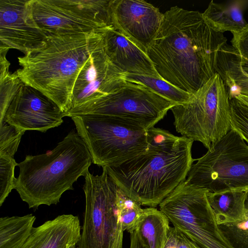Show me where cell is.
<instances>
[{"mask_svg": "<svg viewBox=\"0 0 248 248\" xmlns=\"http://www.w3.org/2000/svg\"><path fill=\"white\" fill-rule=\"evenodd\" d=\"M163 15L146 53L162 79L193 95L217 73L218 53L227 38L199 11L175 6Z\"/></svg>", "mask_w": 248, "mask_h": 248, "instance_id": "1", "label": "cell"}, {"mask_svg": "<svg viewBox=\"0 0 248 248\" xmlns=\"http://www.w3.org/2000/svg\"><path fill=\"white\" fill-rule=\"evenodd\" d=\"M148 134L144 153L118 166L102 168L127 196L141 205L155 207L186 180L195 160L194 141L155 127Z\"/></svg>", "mask_w": 248, "mask_h": 248, "instance_id": "2", "label": "cell"}, {"mask_svg": "<svg viewBox=\"0 0 248 248\" xmlns=\"http://www.w3.org/2000/svg\"><path fill=\"white\" fill-rule=\"evenodd\" d=\"M103 33L49 35L45 46L18 57L16 71L25 84L39 91L66 112L78 74L103 42Z\"/></svg>", "mask_w": 248, "mask_h": 248, "instance_id": "3", "label": "cell"}, {"mask_svg": "<svg viewBox=\"0 0 248 248\" xmlns=\"http://www.w3.org/2000/svg\"><path fill=\"white\" fill-rule=\"evenodd\" d=\"M92 162L84 141L72 130L52 151L26 155L18 163L14 189L29 208L56 204L64 192L73 189L79 177L86 175Z\"/></svg>", "mask_w": 248, "mask_h": 248, "instance_id": "4", "label": "cell"}, {"mask_svg": "<svg viewBox=\"0 0 248 248\" xmlns=\"http://www.w3.org/2000/svg\"><path fill=\"white\" fill-rule=\"evenodd\" d=\"M71 118L90 153L92 162L98 166H118L148 148V130L133 122L93 114Z\"/></svg>", "mask_w": 248, "mask_h": 248, "instance_id": "5", "label": "cell"}, {"mask_svg": "<svg viewBox=\"0 0 248 248\" xmlns=\"http://www.w3.org/2000/svg\"><path fill=\"white\" fill-rule=\"evenodd\" d=\"M176 131L209 149L231 129L230 100L220 75L216 74L185 104L170 109Z\"/></svg>", "mask_w": 248, "mask_h": 248, "instance_id": "6", "label": "cell"}, {"mask_svg": "<svg viewBox=\"0 0 248 248\" xmlns=\"http://www.w3.org/2000/svg\"><path fill=\"white\" fill-rule=\"evenodd\" d=\"M195 160L185 180L188 184L213 193L248 192V145L234 130Z\"/></svg>", "mask_w": 248, "mask_h": 248, "instance_id": "7", "label": "cell"}, {"mask_svg": "<svg viewBox=\"0 0 248 248\" xmlns=\"http://www.w3.org/2000/svg\"><path fill=\"white\" fill-rule=\"evenodd\" d=\"M175 105L146 85L125 78L111 92L69 110L64 116H109L133 122L148 130Z\"/></svg>", "mask_w": 248, "mask_h": 248, "instance_id": "8", "label": "cell"}, {"mask_svg": "<svg viewBox=\"0 0 248 248\" xmlns=\"http://www.w3.org/2000/svg\"><path fill=\"white\" fill-rule=\"evenodd\" d=\"M84 177L85 211L78 248H123L119 188L104 169L100 175L88 171Z\"/></svg>", "mask_w": 248, "mask_h": 248, "instance_id": "9", "label": "cell"}, {"mask_svg": "<svg viewBox=\"0 0 248 248\" xmlns=\"http://www.w3.org/2000/svg\"><path fill=\"white\" fill-rule=\"evenodd\" d=\"M207 193L184 181L159 204L160 210L200 248H233L218 227Z\"/></svg>", "mask_w": 248, "mask_h": 248, "instance_id": "10", "label": "cell"}, {"mask_svg": "<svg viewBox=\"0 0 248 248\" xmlns=\"http://www.w3.org/2000/svg\"><path fill=\"white\" fill-rule=\"evenodd\" d=\"M112 0H30L31 14L47 36L103 33L113 27Z\"/></svg>", "mask_w": 248, "mask_h": 248, "instance_id": "11", "label": "cell"}, {"mask_svg": "<svg viewBox=\"0 0 248 248\" xmlns=\"http://www.w3.org/2000/svg\"><path fill=\"white\" fill-rule=\"evenodd\" d=\"M64 113L42 93L24 83L8 107L3 121L24 131L46 132L63 123Z\"/></svg>", "mask_w": 248, "mask_h": 248, "instance_id": "12", "label": "cell"}, {"mask_svg": "<svg viewBox=\"0 0 248 248\" xmlns=\"http://www.w3.org/2000/svg\"><path fill=\"white\" fill-rule=\"evenodd\" d=\"M30 0H0V49L24 55L43 47L47 36L32 16Z\"/></svg>", "mask_w": 248, "mask_h": 248, "instance_id": "13", "label": "cell"}, {"mask_svg": "<svg viewBox=\"0 0 248 248\" xmlns=\"http://www.w3.org/2000/svg\"><path fill=\"white\" fill-rule=\"evenodd\" d=\"M113 27L146 51L161 25L164 15L143 0H112Z\"/></svg>", "mask_w": 248, "mask_h": 248, "instance_id": "14", "label": "cell"}, {"mask_svg": "<svg viewBox=\"0 0 248 248\" xmlns=\"http://www.w3.org/2000/svg\"><path fill=\"white\" fill-rule=\"evenodd\" d=\"M125 79V74L116 67L107 55L103 40L78 74L73 90L70 109L111 92Z\"/></svg>", "mask_w": 248, "mask_h": 248, "instance_id": "15", "label": "cell"}, {"mask_svg": "<svg viewBox=\"0 0 248 248\" xmlns=\"http://www.w3.org/2000/svg\"><path fill=\"white\" fill-rule=\"evenodd\" d=\"M103 38L107 55L123 73L160 78L146 51L120 31L113 27Z\"/></svg>", "mask_w": 248, "mask_h": 248, "instance_id": "16", "label": "cell"}, {"mask_svg": "<svg viewBox=\"0 0 248 248\" xmlns=\"http://www.w3.org/2000/svg\"><path fill=\"white\" fill-rule=\"evenodd\" d=\"M80 235L78 217L63 214L33 227L20 248H70L78 244Z\"/></svg>", "mask_w": 248, "mask_h": 248, "instance_id": "17", "label": "cell"}, {"mask_svg": "<svg viewBox=\"0 0 248 248\" xmlns=\"http://www.w3.org/2000/svg\"><path fill=\"white\" fill-rule=\"evenodd\" d=\"M248 6V0H236L225 3H217L212 0L202 13L203 16L215 31L232 33L242 30L248 23L243 15Z\"/></svg>", "mask_w": 248, "mask_h": 248, "instance_id": "18", "label": "cell"}, {"mask_svg": "<svg viewBox=\"0 0 248 248\" xmlns=\"http://www.w3.org/2000/svg\"><path fill=\"white\" fill-rule=\"evenodd\" d=\"M170 227L168 217L161 210L149 207L143 209L132 231L148 248H164Z\"/></svg>", "mask_w": 248, "mask_h": 248, "instance_id": "19", "label": "cell"}, {"mask_svg": "<svg viewBox=\"0 0 248 248\" xmlns=\"http://www.w3.org/2000/svg\"><path fill=\"white\" fill-rule=\"evenodd\" d=\"M207 195L218 225L236 222L244 219L248 192L228 191L213 193L207 191Z\"/></svg>", "mask_w": 248, "mask_h": 248, "instance_id": "20", "label": "cell"}, {"mask_svg": "<svg viewBox=\"0 0 248 248\" xmlns=\"http://www.w3.org/2000/svg\"><path fill=\"white\" fill-rule=\"evenodd\" d=\"M217 72L224 81L230 99L238 93L248 94V75L237 63L232 47L225 46L219 51Z\"/></svg>", "mask_w": 248, "mask_h": 248, "instance_id": "21", "label": "cell"}, {"mask_svg": "<svg viewBox=\"0 0 248 248\" xmlns=\"http://www.w3.org/2000/svg\"><path fill=\"white\" fill-rule=\"evenodd\" d=\"M35 219L32 214L1 217L0 248H20L30 235Z\"/></svg>", "mask_w": 248, "mask_h": 248, "instance_id": "22", "label": "cell"}, {"mask_svg": "<svg viewBox=\"0 0 248 248\" xmlns=\"http://www.w3.org/2000/svg\"><path fill=\"white\" fill-rule=\"evenodd\" d=\"M125 78L146 85L175 105L188 102L192 96L161 78L134 74H125Z\"/></svg>", "mask_w": 248, "mask_h": 248, "instance_id": "23", "label": "cell"}, {"mask_svg": "<svg viewBox=\"0 0 248 248\" xmlns=\"http://www.w3.org/2000/svg\"><path fill=\"white\" fill-rule=\"evenodd\" d=\"M117 202L122 229L130 233L141 216L143 209L140 203L127 196L120 189Z\"/></svg>", "mask_w": 248, "mask_h": 248, "instance_id": "24", "label": "cell"}, {"mask_svg": "<svg viewBox=\"0 0 248 248\" xmlns=\"http://www.w3.org/2000/svg\"><path fill=\"white\" fill-rule=\"evenodd\" d=\"M246 216L242 220L218 225L233 248H248V195L246 202Z\"/></svg>", "mask_w": 248, "mask_h": 248, "instance_id": "25", "label": "cell"}, {"mask_svg": "<svg viewBox=\"0 0 248 248\" xmlns=\"http://www.w3.org/2000/svg\"><path fill=\"white\" fill-rule=\"evenodd\" d=\"M24 84L16 71L0 77V123L20 88Z\"/></svg>", "mask_w": 248, "mask_h": 248, "instance_id": "26", "label": "cell"}, {"mask_svg": "<svg viewBox=\"0 0 248 248\" xmlns=\"http://www.w3.org/2000/svg\"><path fill=\"white\" fill-rule=\"evenodd\" d=\"M25 132L4 121L0 123V155L14 157Z\"/></svg>", "mask_w": 248, "mask_h": 248, "instance_id": "27", "label": "cell"}, {"mask_svg": "<svg viewBox=\"0 0 248 248\" xmlns=\"http://www.w3.org/2000/svg\"><path fill=\"white\" fill-rule=\"evenodd\" d=\"M17 164L14 157L0 155V206L14 189V171Z\"/></svg>", "mask_w": 248, "mask_h": 248, "instance_id": "28", "label": "cell"}, {"mask_svg": "<svg viewBox=\"0 0 248 248\" xmlns=\"http://www.w3.org/2000/svg\"><path fill=\"white\" fill-rule=\"evenodd\" d=\"M230 100L231 128L236 131L248 145V106L235 98Z\"/></svg>", "mask_w": 248, "mask_h": 248, "instance_id": "29", "label": "cell"}, {"mask_svg": "<svg viewBox=\"0 0 248 248\" xmlns=\"http://www.w3.org/2000/svg\"><path fill=\"white\" fill-rule=\"evenodd\" d=\"M164 248H200L174 227H170L167 241Z\"/></svg>", "mask_w": 248, "mask_h": 248, "instance_id": "30", "label": "cell"}, {"mask_svg": "<svg viewBox=\"0 0 248 248\" xmlns=\"http://www.w3.org/2000/svg\"><path fill=\"white\" fill-rule=\"evenodd\" d=\"M232 34V48L242 58L248 61V24L241 31Z\"/></svg>", "mask_w": 248, "mask_h": 248, "instance_id": "31", "label": "cell"}, {"mask_svg": "<svg viewBox=\"0 0 248 248\" xmlns=\"http://www.w3.org/2000/svg\"><path fill=\"white\" fill-rule=\"evenodd\" d=\"M130 234V248H148L134 231L131 232Z\"/></svg>", "mask_w": 248, "mask_h": 248, "instance_id": "32", "label": "cell"}, {"mask_svg": "<svg viewBox=\"0 0 248 248\" xmlns=\"http://www.w3.org/2000/svg\"><path fill=\"white\" fill-rule=\"evenodd\" d=\"M232 51L235 60L240 68L248 75V61L241 57L233 48H232Z\"/></svg>", "mask_w": 248, "mask_h": 248, "instance_id": "33", "label": "cell"}, {"mask_svg": "<svg viewBox=\"0 0 248 248\" xmlns=\"http://www.w3.org/2000/svg\"><path fill=\"white\" fill-rule=\"evenodd\" d=\"M233 98H235L245 104L248 106V94L238 93L235 95Z\"/></svg>", "mask_w": 248, "mask_h": 248, "instance_id": "34", "label": "cell"}, {"mask_svg": "<svg viewBox=\"0 0 248 248\" xmlns=\"http://www.w3.org/2000/svg\"><path fill=\"white\" fill-rule=\"evenodd\" d=\"M70 248H78V247H76V246H74L71 247Z\"/></svg>", "mask_w": 248, "mask_h": 248, "instance_id": "35", "label": "cell"}]
</instances>
